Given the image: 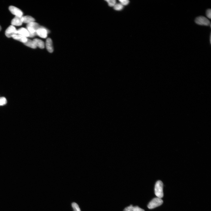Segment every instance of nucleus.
I'll list each match as a JSON object with an SVG mask.
<instances>
[{
  "mask_svg": "<svg viewBox=\"0 0 211 211\" xmlns=\"http://www.w3.org/2000/svg\"><path fill=\"white\" fill-rule=\"evenodd\" d=\"M6 36L8 38H11L12 36L17 34V31L14 26H9L6 30L5 32Z\"/></svg>",
  "mask_w": 211,
  "mask_h": 211,
  "instance_id": "obj_4",
  "label": "nucleus"
},
{
  "mask_svg": "<svg viewBox=\"0 0 211 211\" xmlns=\"http://www.w3.org/2000/svg\"><path fill=\"white\" fill-rule=\"evenodd\" d=\"M210 43H211V35H210Z\"/></svg>",
  "mask_w": 211,
  "mask_h": 211,
  "instance_id": "obj_23",
  "label": "nucleus"
},
{
  "mask_svg": "<svg viewBox=\"0 0 211 211\" xmlns=\"http://www.w3.org/2000/svg\"><path fill=\"white\" fill-rule=\"evenodd\" d=\"M119 1L123 6L127 5L129 3V1L128 0H120Z\"/></svg>",
  "mask_w": 211,
  "mask_h": 211,
  "instance_id": "obj_19",
  "label": "nucleus"
},
{
  "mask_svg": "<svg viewBox=\"0 0 211 211\" xmlns=\"http://www.w3.org/2000/svg\"><path fill=\"white\" fill-rule=\"evenodd\" d=\"M46 47L49 52L52 53L53 51V42L51 39H47L46 41Z\"/></svg>",
  "mask_w": 211,
  "mask_h": 211,
  "instance_id": "obj_8",
  "label": "nucleus"
},
{
  "mask_svg": "<svg viewBox=\"0 0 211 211\" xmlns=\"http://www.w3.org/2000/svg\"><path fill=\"white\" fill-rule=\"evenodd\" d=\"M7 103L6 99L4 97L0 98V106L5 105Z\"/></svg>",
  "mask_w": 211,
  "mask_h": 211,
  "instance_id": "obj_18",
  "label": "nucleus"
},
{
  "mask_svg": "<svg viewBox=\"0 0 211 211\" xmlns=\"http://www.w3.org/2000/svg\"><path fill=\"white\" fill-rule=\"evenodd\" d=\"M1 30V26H0V31Z\"/></svg>",
  "mask_w": 211,
  "mask_h": 211,
  "instance_id": "obj_24",
  "label": "nucleus"
},
{
  "mask_svg": "<svg viewBox=\"0 0 211 211\" xmlns=\"http://www.w3.org/2000/svg\"><path fill=\"white\" fill-rule=\"evenodd\" d=\"M163 200L161 198H154L149 203L148 207L150 209H153L162 205Z\"/></svg>",
  "mask_w": 211,
  "mask_h": 211,
  "instance_id": "obj_3",
  "label": "nucleus"
},
{
  "mask_svg": "<svg viewBox=\"0 0 211 211\" xmlns=\"http://www.w3.org/2000/svg\"><path fill=\"white\" fill-rule=\"evenodd\" d=\"M105 1L107 2L109 6L110 7H114L116 3L115 0H107Z\"/></svg>",
  "mask_w": 211,
  "mask_h": 211,
  "instance_id": "obj_17",
  "label": "nucleus"
},
{
  "mask_svg": "<svg viewBox=\"0 0 211 211\" xmlns=\"http://www.w3.org/2000/svg\"><path fill=\"white\" fill-rule=\"evenodd\" d=\"M211 9H208L206 12V16L209 19H211Z\"/></svg>",
  "mask_w": 211,
  "mask_h": 211,
  "instance_id": "obj_21",
  "label": "nucleus"
},
{
  "mask_svg": "<svg viewBox=\"0 0 211 211\" xmlns=\"http://www.w3.org/2000/svg\"><path fill=\"white\" fill-rule=\"evenodd\" d=\"M42 26L36 22H33L27 24L26 25L27 28H30L36 31L38 30L41 28Z\"/></svg>",
  "mask_w": 211,
  "mask_h": 211,
  "instance_id": "obj_9",
  "label": "nucleus"
},
{
  "mask_svg": "<svg viewBox=\"0 0 211 211\" xmlns=\"http://www.w3.org/2000/svg\"><path fill=\"white\" fill-rule=\"evenodd\" d=\"M72 207L74 211H81L77 203L73 202L72 203Z\"/></svg>",
  "mask_w": 211,
  "mask_h": 211,
  "instance_id": "obj_16",
  "label": "nucleus"
},
{
  "mask_svg": "<svg viewBox=\"0 0 211 211\" xmlns=\"http://www.w3.org/2000/svg\"><path fill=\"white\" fill-rule=\"evenodd\" d=\"M133 206L132 205L129 206L126 208L124 210V211H132Z\"/></svg>",
  "mask_w": 211,
  "mask_h": 211,
  "instance_id": "obj_22",
  "label": "nucleus"
},
{
  "mask_svg": "<svg viewBox=\"0 0 211 211\" xmlns=\"http://www.w3.org/2000/svg\"><path fill=\"white\" fill-rule=\"evenodd\" d=\"M132 211H145V210L138 206H135V207L133 206Z\"/></svg>",
  "mask_w": 211,
  "mask_h": 211,
  "instance_id": "obj_20",
  "label": "nucleus"
},
{
  "mask_svg": "<svg viewBox=\"0 0 211 211\" xmlns=\"http://www.w3.org/2000/svg\"><path fill=\"white\" fill-rule=\"evenodd\" d=\"M163 182L160 180L158 181L156 183L155 188V193L158 198H161L163 197Z\"/></svg>",
  "mask_w": 211,
  "mask_h": 211,
  "instance_id": "obj_1",
  "label": "nucleus"
},
{
  "mask_svg": "<svg viewBox=\"0 0 211 211\" xmlns=\"http://www.w3.org/2000/svg\"><path fill=\"white\" fill-rule=\"evenodd\" d=\"M22 19L23 23L27 24L35 21V19L33 17L29 16H22Z\"/></svg>",
  "mask_w": 211,
  "mask_h": 211,
  "instance_id": "obj_12",
  "label": "nucleus"
},
{
  "mask_svg": "<svg viewBox=\"0 0 211 211\" xmlns=\"http://www.w3.org/2000/svg\"><path fill=\"white\" fill-rule=\"evenodd\" d=\"M22 17L17 16L15 17L12 21L11 24L12 25L19 26L22 25V23H23L22 21Z\"/></svg>",
  "mask_w": 211,
  "mask_h": 211,
  "instance_id": "obj_7",
  "label": "nucleus"
},
{
  "mask_svg": "<svg viewBox=\"0 0 211 211\" xmlns=\"http://www.w3.org/2000/svg\"><path fill=\"white\" fill-rule=\"evenodd\" d=\"M36 47H38L41 49H43L44 48L45 44L44 42L38 39H35L33 40Z\"/></svg>",
  "mask_w": 211,
  "mask_h": 211,
  "instance_id": "obj_13",
  "label": "nucleus"
},
{
  "mask_svg": "<svg viewBox=\"0 0 211 211\" xmlns=\"http://www.w3.org/2000/svg\"><path fill=\"white\" fill-rule=\"evenodd\" d=\"M25 45L32 48H36L37 47L33 41L28 39L25 43H24Z\"/></svg>",
  "mask_w": 211,
  "mask_h": 211,
  "instance_id": "obj_14",
  "label": "nucleus"
},
{
  "mask_svg": "<svg viewBox=\"0 0 211 211\" xmlns=\"http://www.w3.org/2000/svg\"><path fill=\"white\" fill-rule=\"evenodd\" d=\"M123 8V6L121 3L116 4L113 7L114 9L116 11L122 10Z\"/></svg>",
  "mask_w": 211,
  "mask_h": 211,
  "instance_id": "obj_15",
  "label": "nucleus"
},
{
  "mask_svg": "<svg viewBox=\"0 0 211 211\" xmlns=\"http://www.w3.org/2000/svg\"><path fill=\"white\" fill-rule=\"evenodd\" d=\"M12 37L16 40L21 42L24 44L28 40L26 37L19 34L14 35Z\"/></svg>",
  "mask_w": 211,
  "mask_h": 211,
  "instance_id": "obj_10",
  "label": "nucleus"
},
{
  "mask_svg": "<svg viewBox=\"0 0 211 211\" xmlns=\"http://www.w3.org/2000/svg\"><path fill=\"white\" fill-rule=\"evenodd\" d=\"M17 34L22 36L27 37H29V33L27 29L24 28H21L17 30Z\"/></svg>",
  "mask_w": 211,
  "mask_h": 211,
  "instance_id": "obj_11",
  "label": "nucleus"
},
{
  "mask_svg": "<svg viewBox=\"0 0 211 211\" xmlns=\"http://www.w3.org/2000/svg\"><path fill=\"white\" fill-rule=\"evenodd\" d=\"M48 31L44 27L42 26L36 31L37 35L43 38H46L47 36Z\"/></svg>",
  "mask_w": 211,
  "mask_h": 211,
  "instance_id": "obj_6",
  "label": "nucleus"
},
{
  "mask_svg": "<svg viewBox=\"0 0 211 211\" xmlns=\"http://www.w3.org/2000/svg\"><path fill=\"white\" fill-rule=\"evenodd\" d=\"M9 9L12 13L15 16L22 17L23 15V12L19 9L17 7L11 6L9 7Z\"/></svg>",
  "mask_w": 211,
  "mask_h": 211,
  "instance_id": "obj_5",
  "label": "nucleus"
},
{
  "mask_svg": "<svg viewBox=\"0 0 211 211\" xmlns=\"http://www.w3.org/2000/svg\"><path fill=\"white\" fill-rule=\"evenodd\" d=\"M195 23L199 25L211 26V24L210 21L207 18L203 16H199L198 17L196 18L195 20Z\"/></svg>",
  "mask_w": 211,
  "mask_h": 211,
  "instance_id": "obj_2",
  "label": "nucleus"
}]
</instances>
